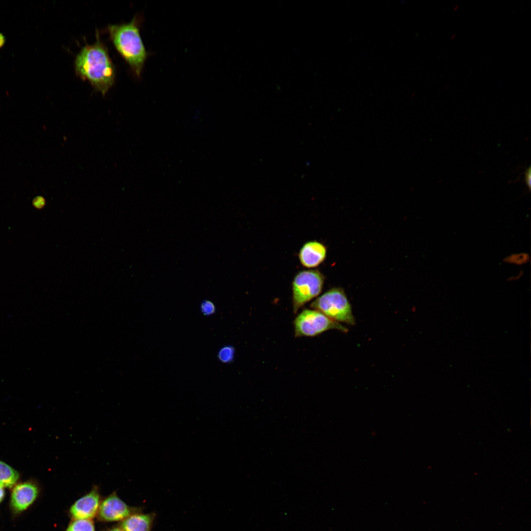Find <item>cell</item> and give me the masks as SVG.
<instances>
[{
  "label": "cell",
  "instance_id": "1",
  "mask_svg": "<svg viewBox=\"0 0 531 531\" xmlns=\"http://www.w3.org/2000/svg\"><path fill=\"white\" fill-rule=\"evenodd\" d=\"M74 65L77 75L88 81L103 95L114 84L115 68L98 34L95 43L86 44L81 49L76 57Z\"/></svg>",
  "mask_w": 531,
  "mask_h": 531
},
{
  "label": "cell",
  "instance_id": "2",
  "mask_svg": "<svg viewBox=\"0 0 531 531\" xmlns=\"http://www.w3.org/2000/svg\"><path fill=\"white\" fill-rule=\"evenodd\" d=\"M141 16H135L129 23L109 25L108 32L117 51L129 64L137 77H140L145 63L150 54L141 37Z\"/></svg>",
  "mask_w": 531,
  "mask_h": 531
},
{
  "label": "cell",
  "instance_id": "3",
  "mask_svg": "<svg viewBox=\"0 0 531 531\" xmlns=\"http://www.w3.org/2000/svg\"><path fill=\"white\" fill-rule=\"evenodd\" d=\"M310 306L338 323L355 324L351 304L341 288L329 289L315 300Z\"/></svg>",
  "mask_w": 531,
  "mask_h": 531
},
{
  "label": "cell",
  "instance_id": "4",
  "mask_svg": "<svg viewBox=\"0 0 531 531\" xmlns=\"http://www.w3.org/2000/svg\"><path fill=\"white\" fill-rule=\"evenodd\" d=\"M325 277L318 269L298 272L292 283L293 310L296 314L306 303L321 293Z\"/></svg>",
  "mask_w": 531,
  "mask_h": 531
},
{
  "label": "cell",
  "instance_id": "5",
  "mask_svg": "<svg viewBox=\"0 0 531 531\" xmlns=\"http://www.w3.org/2000/svg\"><path fill=\"white\" fill-rule=\"evenodd\" d=\"M295 337H313L330 329L347 332L348 329L316 310L306 309L294 321Z\"/></svg>",
  "mask_w": 531,
  "mask_h": 531
},
{
  "label": "cell",
  "instance_id": "6",
  "mask_svg": "<svg viewBox=\"0 0 531 531\" xmlns=\"http://www.w3.org/2000/svg\"><path fill=\"white\" fill-rule=\"evenodd\" d=\"M137 511L122 501L116 493H113L100 503L98 514L103 521H118L138 512Z\"/></svg>",
  "mask_w": 531,
  "mask_h": 531
},
{
  "label": "cell",
  "instance_id": "7",
  "mask_svg": "<svg viewBox=\"0 0 531 531\" xmlns=\"http://www.w3.org/2000/svg\"><path fill=\"white\" fill-rule=\"evenodd\" d=\"M39 493L38 486L31 482H25L15 485L10 498V507L15 513L26 510L36 499Z\"/></svg>",
  "mask_w": 531,
  "mask_h": 531
},
{
  "label": "cell",
  "instance_id": "8",
  "mask_svg": "<svg viewBox=\"0 0 531 531\" xmlns=\"http://www.w3.org/2000/svg\"><path fill=\"white\" fill-rule=\"evenodd\" d=\"M100 504L98 489L94 486L72 505L70 513L74 519H91L98 513Z\"/></svg>",
  "mask_w": 531,
  "mask_h": 531
},
{
  "label": "cell",
  "instance_id": "9",
  "mask_svg": "<svg viewBox=\"0 0 531 531\" xmlns=\"http://www.w3.org/2000/svg\"><path fill=\"white\" fill-rule=\"evenodd\" d=\"M327 250L325 246L316 240L305 243L300 248L298 258L304 267L313 268L319 266L325 260Z\"/></svg>",
  "mask_w": 531,
  "mask_h": 531
},
{
  "label": "cell",
  "instance_id": "10",
  "mask_svg": "<svg viewBox=\"0 0 531 531\" xmlns=\"http://www.w3.org/2000/svg\"><path fill=\"white\" fill-rule=\"evenodd\" d=\"M155 517L154 512L135 513L122 521L121 528L124 531H151Z\"/></svg>",
  "mask_w": 531,
  "mask_h": 531
},
{
  "label": "cell",
  "instance_id": "11",
  "mask_svg": "<svg viewBox=\"0 0 531 531\" xmlns=\"http://www.w3.org/2000/svg\"><path fill=\"white\" fill-rule=\"evenodd\" d=\"M19 477L18 472L0 460V485L10 488L15 485Z\"/></svg>",
  "mask_w": 531,
  "mask_h": 531
},
{
  "label": "cell",
  "instance_id": "12",
  "mask_svg": "<svg viewBox=\"0 0 531 531\" xmlns=\"http://www.w3.org/2000/svg\"><path fill=\"white\" fill-rule=\"evenodd\" d=\"M66 531H95V528L91 519H74Z\"/></svg>",
  "mask_w": 531,
  "mask_h": 531
},
{
  "label": "cell",
  "instance_id": "13",
  "mask_svg": "<svg viewBox=\"0 0 531 531\" xmlns=\"http://www.w3.org/2000/svg\"><path fill=\"white\" fill-rule=\"evenodd\" d=\"M530 261V256L526 252L512 253L503 259V262L515 266H523Z\"/></svg>",
  "mask_w": 531,
  "mask_h": 531
},
{
  "label": "cell",
  "instance_id": "14",
  "mask_svg": "<svg viewBox=\"0 0 531 531\" xmlns=\"http://www.w3.org/2000/svg\"><path fill=\"white\" fill-rule=\"evenodd\" d=\"M235 349L232 346H225L222 347L218 353L219 360L224 363H228L233 361L235 357Z\"/></svg>",
  "mask_w": 531,
  "mask_h": 531
},
{
  "label": "cell",
  "instance_id": "15",
  "mask_svg": "<svg viewBox=\"0 0 531 531\" xmlns=\"http://www.w3.org/2000/svg\"><path fill=\"white\" fill-rule=\"evenodd\" d=\"M201 311L205 316H209L213 314L216 310L214 303L207 300H204L201 304Z\"/></svg>",
  "mask_w": 531,
  "mask_h": 531
},
{
  "label": "cell",
  "instance_id": "16",
  "mask_svg": "<svg viewBox=\"0 0 531 531\" xmlns=\"http://www.w3.org/2000/svg\"><path fill=\"white\" fill-rule=\"evenodd\" d=\"M531 168L529 167V168L527 169V170H526V171L525 172V174H524V176H525V182L526 183V185L528 187V188H529V190L531 189Z\"/></svg>",
  "mask_w": 531,
  "mask_h": 531
},
{
  "label": "cell",
  "instance_id": "17",
  "mask_svg": "<svg viewBox=\"0 0 531 531\" xmlns=\"http://www.w3.org/2000/svg\"><path fill=\"white\" fill-rule=\"evenodd\" d=\"M524 272L522 270L520 271L515 275L511 276L507 278L508 281H516L520 279L523 275Z\"/></svg>",
  "mask_w": 531,
  "mask_h": 531
},
{
  "label": "cell",
  "instance_id": "18",
  "mask_svg": "<svg viewBox=\"0 0 531 531\" xmlns=\"http://www.w3.org/2000/svg\"><path fill=\"white\" fill-rule=\"evenodd\" d=\"M34 202V206L36 207H41L45 204V200L44 198L41 197L35 198Z\"/></svg>",
  "mask_w": 531,
  "mask_h": 531
},
{
  "label": "cell",
  "instance_id": "19",
  "mask_svg": "<svg viewBox=\"0 0 531 531\" xmlns=\"http://www.w3.org/2000/svg\"><path fill=\"white\" fill-rule=\"evenodd\" d=\"M6 41L5 36L1 33H0V48L2 47Z\"/></svg>",
  "mask_w": 531,
  "mask_h": 531
},
{
  "label": "cell",
  "instance_id": "20",
  "mask_svg": "<svg viewBox=\"0 0 531 531\" xmlns=\"http://www.w3.org/2000/svg\"><path fill=\"white\" fill-rule=\"evenodd\" d=\"M4 497V491L3 487L0 485V502L2 501Z\"/></svg>",
  "mask_w": 531,
  "mask_h": 531
},
{
  "label": "cell",
  "instance_id": "21",
  "mask_svg": "<svg viewBox=\"0 0 531 531\" xmlns=\"http://www.w3.org/2000/svg\"><path fill=\"white\" fill-rule=\"evenodd\" d=\"M109 531H124L123 529H122L121 528H114L111 529Z\"/></svg>",
  "mask_w": 531,
  "mask_h": 531
}]
</instances>
